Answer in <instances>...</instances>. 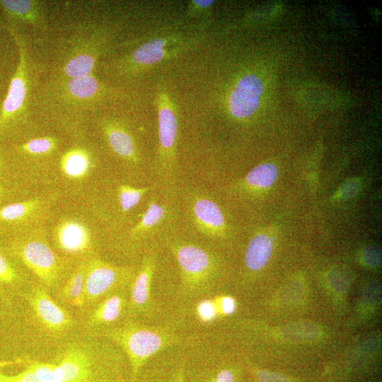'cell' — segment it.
<instances>
[{
  "label": "cell",
  "instance_id": "1",
  "mask_svg": "<svg viewBox=\"0 0 382 382\" xmlns=\"http://www.w3.org/2000/svg\"><path fill=\"white\" fill-rule=\"evenodd\" d=\"M125 96L95 74L69 79L47 78L40 82L33 98V111L69 128L80 127L89 115Z\"/></svg>",
  "mask_w": 382,
  "mask_h": 382
},
{
  "label": "cell",
  "instance_id": "2",
  "mask_svg": "<svg viewBox=\"0 0 382 382\" xmlns=\"http://www.w3.org/2000/svg\"><path fill=\"white\" fill-rule=\"evenodd\" d=\"M117 31L116 27L96 21L76 23L59 39L48 78L69 79L95 74L99 60L110 50Z\"/></svg>",
  "mask_w": 382,
  "mask_h": 382
},
{
  "label": "cell",
  "instance_id": "3",
  "mask_svg": "<svg viewBox=\"0 0 382 382\" xmlns=\"http://www.w3.org/2000/svg\"><path fill=\"white\" fill-rule=\"evenodd\" d=\"M7 28L17 46L18 59L0 111V134L28 120L33 111V95L43 71L18 27L8 25Z\"/></svg>",
  "mask_w": 382,
  "mask_h": 382
},
{
  "label": "cell",
  "instance_id": "4",
  "mask_svg": "<svg viewBox=\"0 0 382 382\" xmlns=\"http://www.w3.org/2000/svg\"><path fill=\"white\" fill-rule=\"evenodd\" d=\"M103 335L127 357L131 382L152 357L182 341L180 336L168 328L146 326L132 320L105 329Z\"/></svg>",
  "mask_w": 382,
  "mask_h": 382
},
{
  "label": "cell",
  "instance_id": "5",
  "mask_svg": "<svg viewBox=\"0 0 382 382\" xmlns=\"http://www.w3.org/2000/svg\"><path fill=\"white\" fill-rule=\"evenodd\" d=\"M170 249L180 268L182 293L192 297L207 291L216 270L212 255L190 243H173Z\"/></svg>",
  "mask_w": 382,
  "mask_h": 382
},
{
  "label": "cell",
  "instance_id": "6",
  "mask_svg": "<svg viewBox=\"0 0 382 382\" xmlns=\"http://www.w3.org/2000/svg\"><path fill=\"white\" fill-rule=\"evenodd\" d=\"M190 42L179 41L172 37H158L144 42L123 55L112 65L118 76L129 77L180 52Z\"/></svg>",
  "mask_w": 382,
  "mask_h": 382
},
{
  "label": "cell",
  "instance_id": "7",
  "mask_svg": "<svg viewBox=\"0 0 382 382\" xmlns=\"http://www.w3.org/2000/svg\"><path fill=\"white\" fill-rule=\"evenodd\" d=\"M132 270L95 259L86 264L85 303H93L124 288L132 280Z\"/></svg>",
  "mask_w": 382,
  "mask_h": 382
},
{
  "label": "cell",
  "instance_id": "8",
  "mask_svg": "<svg viewBox=\"0 0 382 382\" xmlns=\"http://www.w3.org/2000/svg\"><path fill=\"white\" fill-rule=\"evenodd\" d=\"M158 108V158L164 170L174 165L178 135V118L170 95L161 90L156 97Z\"/></svg>",
  "mask_w": 382,
  "mask_h": 382
},
{
  "label": "cell",
  "instance_id": "9",
  "mask_svg": "<svg viewBox=\"0 0 382 382\" xmlns=\"http://www.w3.org/2000/svg\"><path fill=\"white\" fill-rule=\"evenodd\" d=\"M18 255L23 262L46 285L57 282L59 266L52 249L40 241H30L18 248Z\"/></svg>",
  "mask_w": 382,
  "mask_h": 382
},
{
  "label": "cell",
  "instance_id": "10",
  "mask_svg": "<svg viewBox=\"0 0 382 382\" xmlns=\"http://www.w3.org/2000/svg\"><path fill=\"white\" fill-rule=\"evenodd\" d=\"M28 301L37 319L47 330L61 332L73 325L71 316L52 300L43 287H35L28 294Z\"/></svg>",
  "mask_w": 382,
  "mask_h": 382
},
{
  "label": "cell",
  "instance_id": "11",
  "mask_svg": "<svg viewBox=\"0 0 382 382\" xmlns=\"http://www.w3.org/2000/svg\"><path fill=\"white\" fill-rule=\"evenodd\" d=\"M262 91V81L257 76L248 74L241 77L229 96L231 114L239 119L251 116L258 107Z\"/></svg>",
  "mask_w": 382,
  "mask_h": 382
},
{
  "label": "cell",
  "instance_id": "12",
  "mask_svg": "<svg viewBox=\"0 0 382 382\" xmlns=\"http://www.w3.org/2000/svg\"><path fill=\"white\" fill-rule=\"evenodd\" d=\"M0 8L8 21V25H30L45 31L47 28L45 3L40 0H0Z\"/></svg>",
  "mask_w": 382,
  "mask_h": 382
},
{
  "label": "cell",
  "instance_id": "13",
  "mask_svg": "<svg viewBox=\"0 0 382 382\" xmlns=\"http://www.w3.org/2000/svg\"><path fill=\"white\" fill-rule=\"evenodd\" d=\"M156 268L155 255L144 257L139 272L134 279L127 303L131 313H146L151 309V289Z\"/></svg>",
  "mask_w": 382,
  "mask_h": 382
},
{
  "label": "cell",
  "instance_id": "14",
  "mask_svg": "<svg viewBox=\"0 0 382 382\" xmlns=\"http://www.w3.org/2000/svg\"><path fill=\"white\" fill-rule=\"evenodd\" d=\"M99 124L107 143L115 154L129 162L139 161L133 137L122 122L111 118H103Z\"/></svg>",
  "mask_w": 382,
  "mask_h": 382
},
{
  "label": "cell",
  "instance_id": "15",
  "mask_svg": "<svg viewBox=\"0 0 382 382\" xmlns=\"http://www.w3.org/2000/svg\"><path fill=\"white\" fill-rule=\"evenodd\" d=\"M191 214L197 229L208 236H216L223 233L225 218L219 205L202 196L195 197L191 204Z\"/></svg>",
  "mask_w": 382,
  "mask_h": 382
},
{
  "label": "cell",
  "instance_id": "16",
  "mask_svg": "<svg viewBox=\"0 0 382 382\" xmlns=\"http://www.w3.org/2000/svg\"><path fill=\"white\" fill-rule=\"evenodd\" d=\"M56 238L59 248L71 254L83 252L91 243L90 233L86 227L74 220L65 221L58 226Z\"/></svg>",
  "mask_w": 382,
  "mask_h": 382
},
{
  "label": "cell",
  "instance_id": "17",
  "mask_svg": "<svg viewBox=\"0 0 382 382\" xmlns=\"http://www.w3.org/2000/svg\"><path fill=\"white\" fill-rule=\"evenodd\" d=\"M128 301L122 292H114L105 297L90 314L87 325L96 328L115 323L122 315Z\"/></svg>",
  "mask_w": 382,
  "mask_h": 382
},
{
  "label": "cell",
  "instance_id": "18",
  "mask_svg": "<svg viewBox=\"0 0 382 382\" xmlns=\"http://www.w3.org/2000/svg\"><path fill=\"white\" fill-rule=\"evenodd\" d=\"M93 166V156L84 146L77 144L69 149L61 157L60 167L67 177L82 178Z\"/></svg>",
  "mask_w": 382,
  "mask_h": 382
},
{
  "label": "cell",
  "instance_id": "19",
  "mask_svg": "<svg viewBox=\"0 0 382 382\" xmlns=\"http://www.w3.org/2000/svg\"><path fill=\"white\" fill-rule=\"evenodd\" d=\"M272 251V242L270 238L260 233L252 238L248 244L245 253V264L248 269L258 271L268 262Z\"/></svg>",
  "mask_w": 382,
  "mask_h": 382
},
{
  "label": "cell",
  "instance_id": "20",
  "mask_svg": "<svg viewBox=\"0 0 382 382\" xmlns=\"http://www.w3.org/2000/svg\"><path fill=\"white\" fill-rule=\"evenodd\" d=\"M86 264L81 265L69 279L62 289V295L71 305L85 304V277Z\"/></svg>",
  "mask_w": 382,
  "mask_h": 382
},
{
  "label": "cell",
  "instance_id": "21",
  "mask_svg": "<svg viewBox=\"0 0 382 382\" xmlns=\"http://www.w3.org/2000/svg\"><path fill=\"white\" fill-rule=\"evenodd\" d=\"M59 140L53 136H43L30 139L20 144L18 151L33 158L47 156L58 149Z\"/></svg>",
  "mask_w": 382,
  "mask_h": 382
},
{
  "label": "cell",
  "instance_id": "22",
  "mask_svg": "<svg viewBox=\"0 0 382 382\" xmlns=\"http://www.w3.org/2000/svg\"><path fill=\"white\" fill-rule=\"evenodd\" d=\"M278 176L277 167L270 163L253 168L245 176V181L252 188L264 189L270 187Z\"/></svg>",
  "mask_w": 382,
  "mask_h": 382
},
{
  "label": "cell",
  "instance_id": "23",
  "mask_svg": "<svg viewBox=\"0 0 382 382\" xmlns=\"http://www.w3.org/2000/svg\"><path fill=\"white\" fill-rule=\"evenodd\" d=\"M38 205L37 199L7 204L0 209V220L8 222L20 221L33 213Z\"/></svg>",
  "mask_w": 382,
  "mask_h": 382
},
{
  "label": "cell",
  "instance_id": "24",
  "mask_svg": "<svg viewBox=\"0 0 382 382\" xmlns=\"http://www.w3.org/2000/svg\"><path fill=\"white\" fill-rule=\"evenodd\" d=\"M166 215V209L163 206L151 202L149 204L145 212L141 214L139 221L132 228V234L137 236L159 224Z\"/></svg>",
  "mask_w": 382,
  "mask_h": 382
},
{
  "label": "cell",
  "instance_id": "25",
  "mask_svg": "<svg viewBox=\"0 0 382 382\" xmlns=\"http://www.w3.org/2000/svg\"><path fill=\"white\" fill-rule=\"evenodd\" d=\"M148 187H134L128 185H122L118 188V199L123 212L133 209L148 192Z\"/></svg>",
  "mask_w": 382,
  "mask_h": 382
},
{
  "label": "cell",
  "instance_id": "26",
  "mask_svg": "<svg viewBox=\"0 0 382 382\" xmlns=\"http://www.w3.org/2000/svg\"><path fill=\"white\" fill-rule=\"evenodd\" d=\"M195 311L197 318L203 323H212L219 316L215 301L211 299L199 301L197 303Z\"/></svg>",
  "mask_w": 382,
  "mask_h": 382
},
{
  "label": "cell",
  "instance_id": "27",
  "mask_svg": "<svg viewBox=\"0 0 382 382\" xmlns=\"http://www.w3.org/2000/svg\"><path fill=\"white\" fill-rule=\"evenodd\" d=\"M16 270L6 258L0 253V282L12 284L18 280Z\"/></svg>",
  "mask_w": 382,
  "mask_h": 382
},
{
  "label": "cell",
  "instance_id": "28",
  "mask_svg": "<svg viewBox=\"0 0 382 382\" xmlns=\"http://www.w3.org/2000/svg\"><path fill=\"white\" fill-rule=\"evenodd\" d=\"M217 307L219 316L220 314H232L236 308V303L233 298L229 296H218L214 299Z\"/></svg>",
  "mask_w": 382,
  "mask_h": 382
},
{
  "label": "cell",
  "instance_id": "29",
  "mask_svg": "<svg viewBox=\"0 0 382 382\" xmlns=\"http://www.w3.org/2000/svg\"><path fill=\"white\" fill-rule=\"evenodd\" d=\"M204 382H235V376L232 371L224 369L209 376Z\"/></svg>",
  "mask_w": 382,
  "mask_h": 382
},
{
  "label": "cell",
  "instance_id": "30",
  "mask_svg": "<svg viewBox=\"0 0 382 382\" xmlns=\"http://www.w3.org/2000/svg\"><path fill=\"white\" fill-rule=\"evenodd\" d=\"M256 376L259 382H289L284 376L279 374L263 370L257 371Z\"/></svg>",
  "mask_w": 382,
  "mask_h": 382
},
{
  "label": "cell",
  "instance_id": "31",
  "mask_svg": "<svg viewBox=\"0 0 382 382\" xmlns=\"http://www.w3.org/2000/svg\"><path fill=\"white\" fill-rule=\"evenodd\" d=\"M191 8L193 13L204 12L208 11V9L214 4V1L211 0H194L191 2Z\"/></svg>",
  "mask_w": 382,
  "mask_h": 382
},
{
  "label": "cell",
  "instance_id": "32",
  "mask_svg": "<svg viewBox=\"0 0 382 382\" xmlns=\"http://www.w3.org/2000/svg\"><path fill=\"white\" fill-rule=\"evenodd\" d=\"M169 382H186L184 369L179 366L172 374Z\"/></svg>",
  "mask_w": 382,
  "mask_h": 382
},
{
  "label": "cell",
  "instance_id": "33",
  "mask_svg": "<svg viewBox=\"0 0 382 382\" xmlns=\"http://www.w3.org/2000/svg\"><path fill=\"white\" fill-rule=\"evenodd\" d=\"M4 190L2 187L0 185V197L4 195Z\"/></svg>",
  "mask_w": 382,
  "mask_h": 382
},
{
  "label": "cell",
  "instance_id": "34",
  "mask_svg": "<svg viewBox=\"0 0 382 382\" xmlns=\"http://www.w3.org/2000/svg\"><path fill=\"white\" fill-rule=\"evenodd\" d=\"M2 166H3V161H2L1 156L0 155V168H1Z\"/></svg>",
  "mask_w": 382,
  "mask_h": 382
},
{
  "label": "cell",
  "instance_id": "35",
  "mask_svg": "<svg viewBox=\"0 0 382 382\" xmlns=\"http://www.w3.org/2000/svg\"><path fill=\"white\" fill-rule=\"evenodd\" d=\"M121 382H129V381H127L126 378L123 379Z\"/></svg>",
  "mask_w": 382,
  "mask_h": 382
}]
</instances>
